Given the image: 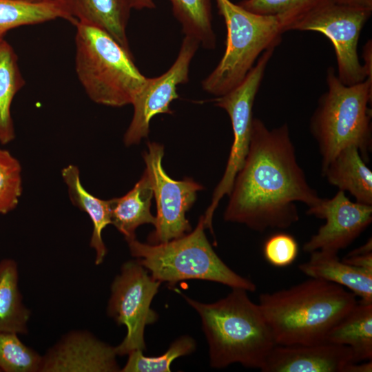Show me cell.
<instances>
[{"label":"cell","mask_w":372,"mask_h":372,"mask_svg":"<svg viewBox=\"0 0 372 372\" xmlns=\"http://www.w3.org/2000/svg\"><path fill=\"white\" fill-rule=\"evenodd\" d=\"M229 196L225 220L257 231L296 223V202L308 207L318 203L321 198L298 163L287 124L269 130L254 118L249 152Z\"/></svg>","instance_id":"6da1fadb"},{"label":"cell","mask_w":372,"mask_h":372,"mask_svg":"<svg viewBox=\"0 0 372 372\" xmlns=\"http://www.w3.org/2000/svg\"><path fill=\"white\" fill-rule=\"evenodd\" d=\"M356 296L337 284L310 278L260 296L259 306L276 344L324 342L329 331L356 304Z\"/></svg>","instance_id":"7a4b0ae2"},{"label":"cell","mask_w":372,"mask_h":372,"mask_svg":"<svg viewBox=\"0 0 372 372\" xmlns=\"http://www.w3.org/2000/svg\"><path fill=\"white\" fill-rule=\"evenodd\" d=\"M174 290L200 317L211 367L222 369L239 363L262 368L276 343L259 304L249 299V291L233 288L217 302L202 303Z\"/></svg>","instance_id":"3957f363"},{"label":"cell","mask_w":372,"mask_h":372,"mask_svg":"<svg viewBox=\"0 0 372 372\" xmlns=\"http://www.w3.org/2000/svg\"><path fill=\"white\" fill-rule=\"evenodd\" d=\"M75 71L88 97L111 107L132 104L147 78L127 52L106 32L76 23Z\"/></svg>","instance_id":"277c9868"},{"label":"cell","mask_w":372,"mask_h":372,"mask_svg":"<svg viewBox=\"0 0 372 372\" xmlns=\"http://www.w3.org/2000/svg\"><path fill=\"white\" fill-rule=\"evenodd\" d=\"M204 216L182 237L158 244L127 240L131 255L155 280L174 285L187 280L216 282L254 292L256 285L230 269L216 254L205 234Z\"/></svg>","instance_id":"5b68a950"},{"label":"cell","mask_w":372,"mask_h":372,"mask_svg":"<svg viewBox=\"0 0 372 372\" xmlns=\"http://www.w3.org/2000/svg\"><path fill=\"white\" fill-rule=\"evenodd\" d=\"M328 91L318 101L310 122L311 132L322 156V169L338 152L355 145L364 161L371 149L372 82L343 84L333 68L327 70Z\"/></svg>","instance_id":"8992f818"},{"label":"cell","mask_w":372,"mask_h":372,"mask_svg":"<svg viewBox=\"0 0 372 372\" xmlns=\"http://www.w3.org/2000/svg\"><path fill=\"white\" fill-rule=\"evenodd\" d=\"M227 30L226 49L213 72L202 82L207 92L222 96L245 78L259 54L276 48L285 32L282 18L251 13L229 0H216Z\"/></svg>","instance_id":"52a82bcc"},{"label":"cell","mask_w":372,"mask_h":372,"mask_svg":"<svg viewBox=\"0 0 372 372\" xmlns=\"http://www.w3.org/2000/svg\"><path fill=\"white\" fill-rule=\"evenodd\" d=\"M371 10L356 8L335 0H320L295 17L288 30H310L324 34L332 42L338 63V77L346 85L366 79L358 55V43L362 28Z\"/></svg>","instance_id":"ba28073f"},{"label":"cell","mask_w":372,"mask_h":372,"mask_svg":"<svg viewBox=\"0 0 372 372\" xmlns=\"http://www.w3.org/2000/svg\"><path fill=\"white\" fill-rule=\"evenodd\" d=\"M161 284L137 259L127 261L121 266L120 273L112 283L107 307V315L117 324L127 329L123 340L115 347L118 355L145 350V327L158 318L150 305Z\"/></svg>","instance_id":"9c48e42d"},{"label":"cell","mask_w":372,"mask_h":372,"mask_svg":"<svg viewBox=\"0 0 372 372\" xmlns=\"http://www.w3.org/2000/svg\"><path fill=\"white\" fill-rule=\"evenodd\" d=\"M275 48L272 47L265 50L257 63L238 86L214 100L215 105L224 109L230 117L234 141L225 173L214 192L210 205L203 215L205 227L209 229L211 232H213L214 213L222 198L230 194L235 178L243 166L248 154L254 120L252 108L254 99Z\"/></svg>","instance_id":"30bf717a"},{"label":"cell","mask_w":372,"mask_h":372,"mask_svg":"<svg viewBox=\"0 0 372 372\" xmlns=\"http://www.w3.org/2000/svg\"><path fill=\"white\" fill-rule=\"evenodd\" d=\"M163 156V145L156 142L147 143V150L143 153L157 211L154 230L147 237L149 244L167 242L192 231L185 214L194 203L197 192L203 189L190 178L181 180L170 178L162 165Z\"/></svg>","instance_id":"8fae6325"},{"label":"cell","mask_w":372,"mask_h":372,"mask_svg":"<svg viewBox=\"0 0 372 372\" xmlns=\"http://www.w3.org/2000/svg\"><path fill=\"white\" fill-rule=\"evenodd\" d=\"M199 42L186 36L183 40L178 55L164 74L156 78H147L146 82L134 99V114L123 138L126 146L138 144L149 134V122L156 114H172L169 105L178 98V85L189 80V68Z\"/></svg>","instance_id":"7c38bea8"},{"label":"cell","mask_w":372,"mask_h":372,"mask_svg":"<svg viewBox=\"0 0 372 372\" xmlns=\"http://www.w3.org/2000/svg\"><path fill=\"white\" fill-rule=\"evenodd\" d=\"M307 214L324 219L325 223L305 242L303 250L309 254L318 250L338 253L370 225L372 205L353 202L339 190L331 199L321 198L308 207Z\"/></svg>","instance_id":"4fadbf2b"},{"label":"cell","mask_w":372,"mask_h":372,"mask_svg":"<svg viewBox=\"0 0 372 372\" xmlns=\"http://www.w3.org/2000/svg\"><path fill=\"white\" fill-rule=\"evenodd\" d=\"M112 347L90 331L73 330L42 355L39 372L121 371Z\"/></svg>","instance_id":"5bb4252c"},{"label":"cell","mask_w":372,"mask_h":372,"mask_svg":"<svg viewBox=\"0 0 372 372\" xmlns=\"http://www.w3.org/2000/svg\"><path fill=\"white\" fill-rule=\"evenodd\" d=\"M355 362L347 346L322 342L309 344H276L260 369L262 372H347Z\"/></svg>","instance_id":"9a60e30c"},{"label":"cell","mask_w":372,"mask_h":372,"mask_svg":"<svg viewBox=\"0 0 372 372\" xmlns=\"http://www.w3.org/2000/svg\"><path fill=\"white\" fill-rule=\"evenodd\" d=\"M70 22L82 23L109 34L131 53L126 29L132 9L129 0H61Z\"/></svg>","instance_id":"2e32d148"},{"label":"cell","mask_w":372,"mask_h":372,"mask_svg":"<svg viewBox=\"0 0 372 372\" xmlns=\"http://www.w3.org/2000/svg\"><path fill=\"white\" fill-rule=\"evenodd\" d=\"M298 268L310 278L324 280L348 288L360 300L372 302V273L343 262L338 253L315 251Z\"/></svg>","instance_id":"e0dca14e"},{"label":"cell","mask_w":372,"mask_h":372,"mask_svg":"<svg viewBox=\"0 0 372 372\" xmlns=\"http://www.w3.org/2000/svg\"><path fill=\"white\" fill-rule=\"evenodd\" d=\"M322 174L339 190L349 192L356 202L372 205V172L357 146L349 145L340 150Z\"/></svg>","instance_id":"ac0fdd59"},{"label":"cell","mask_w":372,"mask_h":372,"mask_svg":"<svg viewBox=\"0 0 372 372\" xmlns=\"http://www.w3.org/2000/svg\"><path fill=\"white\" fill-rule=\"evenodd\" d=\"M61 176L72 203L85 212L92 222L90 246L95 251V265H99L103 262L107 254L102 232L111 224L110 200L100 199L84 188L80 178V170L76 165L70 164L65 167L61 170Z\"/></svg>","instance_id":"d6986e66"},{"label":"cell","mask_w":372,"mask_h":372,"mask_svg":"<svg viewBox=\"0 0 372 372\" xmlns=\"http://www.w3.org/2000/svg\"><path fill=\"white\" fill-rule=\"evenodd\" d=\"M153 189L147 174L144 171L134 187L121 197L110 200L111 224L125 237L126 241L136 238V229L144 224L156 223L150 211Z\"/></svg>","instance_id":"ffe728a7"},{"label":"cell","mask_w":372,"mask_h":372,"mask_svg":"<svg viewBox=\"0 0 372 372\" xmlns=\"http://www.w3.org/2000/svg\"><path fill=\"white\" fill-rule=\"evenodd\" d=\"M324 342L349 347L355 362L372 360V302L361 300L329 331Z\"/></svg>","instance_id":"44dd1931"},{"label":"cell","mask_w":372,"mask_h":372,"mask_svg":"<svg viewBox=\"0 0 372 372\" xmlns=\"http://www.w3.org/2000/svg\"><path fill=\"white\" fill-rule=\"evenodd\" d=\"M31 316L23 302L19 287L17 262L10 258L0 261V332L28 333Z\"/></svg>","instance_id":"7402d4cb"},{"label":"cell","mask_w":372,"mask_h":372,"mask_svg":"<svg viewBox=\"0 0 372 372\" xmlns=\"http://www.w3.org/2000/svg\"><path fill=\"white\" fill-rule=\"evenodd\" d=\"M25 85L17 56L4 39L0 43V143L6 145L15 138L11 105L16 94Z\"/></svg>","instance_id":"603a6c76"},{"label":"cell","mask_w":372,"mask_h":372,"mask_svg":"<svg viewBox=\"0 0 372 372\" xmlns=\"http://www.w3.org/2000/svg\"><path fill=\"white\" fill-rule=\"evenodd\" d=\"M59 18L70 22L61 0L41 3L0 0V30L4 32L19 26L37 24Z\"/></svg>","instance_id":"cb8c5ba5"},{"label":"cell","mask_w":372,"mask_h":372,"mask_svg":"<svg viewBox=\"0 0 372 372\" xmlns=\"http://www.w3.org/2000/svg\"><path fill=\"white\" fill-rule=\"evenodd\" d=\"M170 1L185 35L194 37L206 49H214L216 36L211 25V0Z\"/></svg>","instance_id":"d4e9b609"},{"label":"cell","mask_w":372,"mask_h":372,"mask_svg":"<svg viewBox=\"0 0 372 372\" xmlns=\"http://www.w3.org/2000/svg\"><path fill=\"white\" fill-rule=\"evenodd\" d=\"M196 347L195 340L189 335H183L174 341L168 349L157 357H147L143 351L135 350L128 354L122 372H169L173 360L193 353Z\"/></svg>","instance_id":"484cf974"},{"label":"cell","mask_w":372,"mask_h":372,"mask_svg":"<svg viewBox=\"0 0 372 372\" xmlns=\"http://www.w3.org/2000/svg\"><path fill=\"white\" fill-rule=\"evenodd\" d=\"M18 333L0 332V370L39 372L42 355L22 342Z\"/></svg>","instance_id":"4316f807"},{"label":"cell","mask_w":372,"mask_h":372,"mask_svg":"<svg viewBox=\"0 0 372 372\" xmlns=\"http://www.w3.org/2000/svg\"><path fill=\"white\" fill-rule=\"evenodd\" d=\"M22 169L8 150L0 148V214L14 210L22 194Z\"/></svg>","instance_id":"83f0119b"},{"label":"cell","mask_w":372,"mask_h":372,"mask_svg":"<svg viewBox=\"0 0 372 372\" xmlns=\"http://www.w3.org/2000/svg\"><path fill=\"white\" fill-rule=\"evenodd\" d=\"M319 1L320 0H243L238 5L254 14L282 18L286 32L288 25L295 17Z\"/></svg>","instance_id":"f1b7e54d"},{"label":"cell","mask_w":372,"mask_h":372,"mask_svg":"<svg viewBox=\"0 0 372 372\" xmlns=\"http://www.w3.org/2000/svg\"><path fill=\"white\" fill-rule=\"evenodd\" d=\"M298 244L293 236L286 233H278L265 241L263 254L270 265L285 267L295 261L298 255Z\"/></svg>","instance_id":"f546056e"},{"label":"cell","mask_w":372,"mask_h":372,"mask_svg":"<svg viewBox=\"0 0 372 372\" xmlns=\"http://www.w3.org/2000/svg\"><path fill=\"white\" fill-rule=\"evenodd\" d=\"M342 260L347 264L372 273V241L367 242L350 251Z\"/></svg>","instance_id":"4dcf8cb0"},{"label":"cell","mask_w":372,"mask_h":372,"mask_svg":"<svg viewBox=\"0 0 372 372\" xmlns=\"http://www.w3.org/2000/svg\"><path fill=\"white\" fill-rule=\"evenodd\" d=\"M371 41H369L363 48V56L365 64L363 65L366 73V79L372 82L371 68H372V48Z\"/></svg>","instance_id":"1f68e13d"},{"label":"cell","mask_w":372,"mask_h":372,"mask_svg":"<svg viewBox=\"0 0 372 372\" xmlns=\"http://www.w3.org/2000/svg\"><path fill=\"white\" fill-rule=\"evenodd\" d=\"M340 3L372 11V0H335Z\"/></svg>","instance_id":"d6a6232c"},{"label":"cell","mask_w":372,"mask_h":372,"mask_svg":"<svg viewBox=\"0 0 372 372\" xmlns=\"http://www.w3.org/2000/svg\"><path fill=\"white\" fill-rule=\"evenodd\" d=\"M372 362L371 360L365 361L364 363L360 362L351 363L347 369V372H371Z\"/></svg>","instance_id":"836d02e7"},{"label":"cell","mask_w":372,"mask_h":372,"mask_svg":"<svg viewBox=\"0 0 372 372\" xmlns=\"http://www.w3.org/2000/svg\"><path fill=\"white\" fill-rule=\"evenodd\" d=\"M132 8L142 10L144 8L152 9L155 8L154 0H129Z\"/></svg>","instance_id":"e575fe53"},{"label":"cell","mask_w":372,"mask_h":372,"mask_svg":"<svg viewBox=\"0 0 372 372\" xmlns=\"http://www.w3.org/2000/svg\"><path fill=\"white\" fill-rule=\"evenodd\" d=\"M18 1H22L30 2V3H41V2H45L50 0H18Z\"/></svg>","instance_id":"d590c367"},{"label":"cell","mask_w":372,"mask_h":372,"mask_svg":"<svg viewBox=\"0 0 372 372\" xmlns=\"http://www.w3.org/2000/svg\"><path fill=\"white\" fill-rule=\"evenodd\" d=\"M5 34L6 32L0 30V43L3 39V36Z\"/></svg>","instance_id":"8d00e7d4"},{"label":"cell","mask_w":372,"mask_h":372,"mask_svg":"<svg viewBox=\"0 0 372 372\" xmlns=\"http://www.w3.org/2000/svg\"><path fill=\"white\" fill-rule=\"evenodd\" d=\"M0 372H1V370H0Z\"/></svg>","instance_id":"74e56055"}]
</instances>
